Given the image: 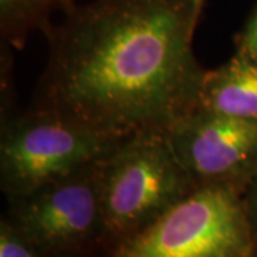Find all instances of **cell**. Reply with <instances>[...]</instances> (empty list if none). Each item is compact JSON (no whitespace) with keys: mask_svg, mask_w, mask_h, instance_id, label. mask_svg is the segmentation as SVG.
I'll list each match as a JSON object with an SVG mask.
<instances>
[{"mask_svg":"<svg viewBox=\"0 0 257 257\" xmlns=\"http://www.w3.org/2000/svg\"><path fill=\"white\" fill-rule=\"evenodd\" d=\"M197 0H92L45 32L35 107L121 139L167 133L199 106L206 70L193 52Z\"/></svg>","mask_w":257,"mask_h":257,"instance_id":"obj_1","label":"cell"},{"mask_svg":"<svg viewBox=\"0 0 257 257\" xmlns=\"http://www.w3.org/2000/svg\"><path fill=\"white\" fill-rule=\"evenodd\" d=\"M99 184L104 231L120 240L156 220L197 187L163 132L121 139L99 162Z\"/></svg>","mask_w":257,"mask_h":257,"instance_id":"obj_2","label":"cell"},{"mask_svg":"<svg viewBox=\"0 0 257 257\" xmlns=\"http://www.w3.org/2000/svg\"><path fill=\"white\" fill-rule=\"evenodd\" d=\"M253 251V226L239 190L204 184L119 240L113 257H251Z\"/></svg>","mask_w":257,"mask_h":257,"instance_id":"obj_3","label":"cell"},{"mask_svg":"<svg viewBox=\"0 0 257 257\" xmlns=\"http://www.w3.org/2000/svg\"><path fill=\"white\" fill-rule=\"evenodd\" d=\"M119 142L56 111L32 106L2 128V187L12 199L29 194L100 162Z\"/></svg>","mask_w":257,"mask_h":257,"instance_id":"obj_4","label":"cell"},{"mask_svg":"<svg viewBox=\"0 0 257 257\" xmlns=\"http://www.w3.org/2000/svg\"><path fill=\"white\" fill-rule=\"evenodd\" d=\"M167 138L197 186L221 184L241 192L257 175V120L196 107Z\"/></svg>","mask_w":257,"mask_h":257,"instance_id":"obj_5","label":"cell"},{"mask_svg":"<svg viewBox=\"0 0 257 257\" xmlns=\"http://www.w3.org/2000/svg\"><path fill=\"white\" fill-rule=\"evenodd\" d=\"M15 200L12 226L35 247H73L104 230L99 162Z\"/></svg>","mask_w":257,"mask_h":257,"instance_id":"obj_6","label":"cell"},{"mask_svg":"<svg viewBox=\"0 0 257 257\" xmlns=\"http://www.w3.org/2000/svg\"><path fill=\"white\" fill-rule=\"evenodd\" d=\"M197 107L257 120V59L237 50L227 63L206 70Z\"/></svg>","mask_w":257,"mask_h":257,"instance_id":"obj_7","label":"cell"},{"mask_svg":"<svg viewBox=\"0 0 257 257\" xmlns=\"http://www.w3.org/2000/svg\"><path fill=\"white\" fill-rule=\"evenodd\" d=\"M74 0H0L2 39L15 49H23L28 37L46 32L56 12H67Z\"/></svg>","mask_w":257,"mask_h":257,"instance_id":"obj_8","label":"cell"},{"mask_svg":"<svg viewBox=\"0 0 257 257\" xmlns=\"http://www.w3.org/2000/svg\"><path fill=\"white\" fill-rule=\"evenodd\" d=\"M30 243L10 223H2L0 229V257H36Z\"/></svg>","mask_w":257,"mask_h":257,"instance_id":"obj_9","label":"cell"},{"mask_svg":"<svg viewBox=\"0 0 257 257\" xmlns=\"http://www.w3.org/2000/svg\"><path fill=\"white\" fill-rule=\"evenodd\" d=\"M239 50L251 56L253 59H257V9L240 37Z\"/></svg>","mask_w":257,"mask_h":257,"instance_id":"obj_10","label":"cell"},{"mask_svg":"<svg viewBox=\"0 0 257 257\" xmlns=\"http://www.w3.org/2000/svg\"><path fill=\"white\" fill-rule=\"evenodd\" d=\"M248 184L251 186V193L248 197V207H246V210H247L250 221L254 220L257 223V175L251 179V182Z\"/></svg>","mask_w":257,"mask_h":257,"instance_id":"obj_11","label":"cell"},{"mask_svg":"<svg viewBox=\"0 0 257 257\" xmlns=\"http://www.w3.org/2000/svg\"><path fill=\"white\" fill-rule=\"evenodd\" d=\"M204 3H206V0H197V6L200 8L202 12H203V8H204Z\"/></svg>","mask_w":257,"mask_h":257,"instance_id":"obj_12","label":"cell"}]
</instances>
